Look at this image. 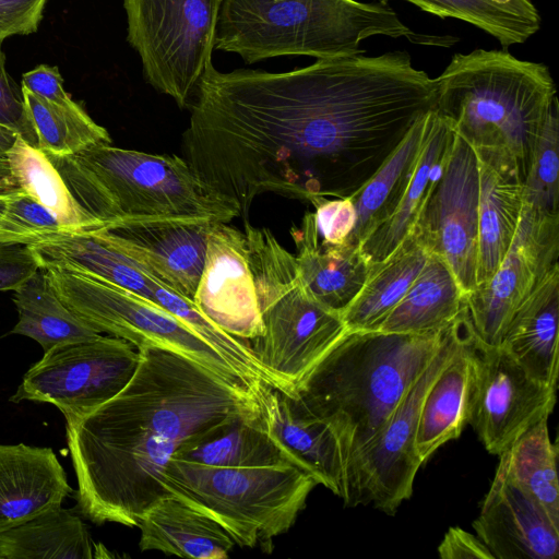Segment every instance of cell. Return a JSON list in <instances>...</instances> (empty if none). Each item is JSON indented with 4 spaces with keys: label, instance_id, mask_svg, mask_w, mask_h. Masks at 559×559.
<instances>
[{
    "label": "cell",
    "instance_id": "5bb4252c",
    "mask_svg": "<svg viewBox=\"0 0 559 559\" xmlns=\"http://www.w3.org/2000/svg\"><path fill=\"white\" fill-rule=\"evenodd\" d=\"M556 391L532 378L501 346L484 345L474 334L468 424L489 453L500 455L528 428L548 418Z\"/></svg>",
    "mask_w": 559,
    "mask_h": 559
},
{
    "label": "cell",
    "instance_id": "5b68a950",
    "mask_svg": "<svg viewBox=\"0 0 559 559\" xmlns=\"http://www.w3.org/2000/svg\"><path fill=\"white\" fill-rule=\"evenodd\" d=\"M48 157L79 203L103 225L124 217L214 223L239 217L234 204L209 189L177 155L100 144L74 155Z\"/></svg>",
    "mask_w": 559,
    "mask_h": 559
},
{
    "label": "cell",
    "instance_id": "f35d334b",
    "mask_svg": "<svg viewBox=\"0 0 559 559\" xmlns=\"http://www.w3.org/2000/svg\"><path fill=\"white\" fill-rule=\"evenodd\" d=\"M0 124L5 126L36 146V135L27 117L22 90L5 69V57L0 44Z\"/></svg>",
    "mask_w": 559,
    "mask_h": 559
},
{
    "label": "cell",
    "instance_id": "3957f363",
    "mask_svg": "<svg viewBox=\"0 0 559 559\" xmlns=\"http://www.w3.org/2000/svg\"><path fill=\"white\" fill-rule=\"evenodd\" d=\"M435 109L474 148H497L525 179L535 144L557 99L549 69L507 50L456 53L435 79Z\"/></svg>",
    "mask_w": 559,
    "mask_h": 559
},
{
    "label": "cell",
    "instance_id": "f1b7e54d",
    "mask_svg": "<svg viewBox=\"0 0 559 559\" xmlns=\"http://www.w3.org/2000/svg\"><path fill=\"white\" fill-rule=\"evenodd\" d=\"M171 459L217 467L294 464L288 453L267 431L262 407L181 448Z\"/></svg>",
    "mask_w": 559,
    "mask_h": 559
},
{
    "label": "cell",
    "instance_id": "cb8c5ba5",
    "mask_svg": "<svg viewBox=\"0 0 559 559\" xmlns=\"http://www.w3.org/2000/svg\"><path fill=\"white\" fill-rule=\"evenodd\" d=\"M474 378V332L466 333L453 358L431 384L424 400L415 453L421 465L444 443L459 438L468 424Z\"/></svg>",
    "mask_w": 559,
    "mask_h": 559
},
{
    "label": "cell",
    "instance_id": "8d00e7d4",
    "mask_svg": "<svg viewBox=\"0 0 559 559\" xmlns=\"http://www.w3.org/2000/svg\"><path fill=\"white\" fill-rule=\"evenodd\" d=\"M63 231L69 230L52 212L20 189L11 192L0 221V241L31 245Z\"/></svg>",
    "mask_w": 559,
    "mask_h": 559
},
{
    "label": "cell",
    "instance_id": "603a6c76",
    "mask_svg": "<svg viewBox=\"0 0 559 559\" xmlns=\"http://www.w3.org/2000/svg\"><path fill=\"white\" fill-rule=\"evenodd\" d=\"M140 549L192 559H225L235 542L218 522L168 493L140 516Z\"/></svg>",
    "mask_w": 559,
    "mask_h": 559
},
{
    "label": "cell",
    "instance_id": "52a82bcc",
    "mask_svg": "<svg viewBox=\"0 0 559 559\" xmlns=\"http://www.w3.org/2000/svg\"><path fill=\"white\" fill-rule=\"evenodd\" d=\"M160 480L169 493L218 522L235 544L263 548L294 525L319 485L294 464L217 467L175 459Z\"/></svg>",
    "mask_w": 559,
    "mask_h": 559
},
{
    "label": "cell",
    "instance_id": "30bf717a",
    "mask_svg": "<svg viewBox=\"0 0 559 559\" xmlns=\"http://www.w3.org/2000/svg\"><path fill=\"white\" fill-rule=\"evenodd\" d=\"M468 326L466 304L445 330L443 343L416 379L382 429L352 454L344 467L346 507L369 506L394 514L411 498L417 471L415 437L424 400L433 381L455 355Z\"/></svg>",
    "mask_w": 559,
    "mask_h": 559
},
{
    "label": "cell",
    "instance_id": "277c9868",
    "mask_svg": "<svg viewBox=\"0 0 559 559\" xmlns=\"http://www.w3.org/2000/svg\"><path fill=\"white\" fill-rule=\"evenodd\" d=\"M377 35L413 39L386 0H223L215 49L246 63L278 56L329 59L361 55Z\"/></svg>",
    "mask_w": 559,
    "mask_h": 559
},
{
    "label": "cell",
    "instance_id": "6da1fadb",
    "mask_svg": "<svg viewBox=\"0 0 559 559\" xmlns=\"http://www.w3.org/2000/svg\"><path fill=\"white\" fill-rule=\"evenodd\" d=\"M140 361L114 397L66 418L82 514L136 526L169 492L162 475L177 451L261 409V394L233 384L175 352L138 349Z\"/></svg>",
    "mask_w": 559,
    "mask_h": 559
},
{
    "label": "cell",
    "instance_id": "8992f818",
    "mask_svg": "<svg viewBox=\"0 0 559 559\" xmlns=\"http://www.w3.org/2000/svg\"><path fill=\"white\" fill-rule=\"evenodd\" d=\"M243 233L263 324L248 343L260 365L293 390L347 329L341 313L312 295L295 255L270 229L245 222Z\"/></svg>",
    "mask_w": 559,
    "mask_h": 559
},
{
    "label": "cell",
    "instance_id": "8fae6325",
    "mask_svg": "<svg viewBox=\"0 0 559 559\" xmlns=\"http://www.w3.org/2000/svg\"><path fill=\"white\" fill-rule=\"evenodd\" d=\"M139 361L138 348L116 336L60 345L26 371L10 401L49 403L64 418L81 416L121 391Z\"/></svg>",
    "mask_w": 559,
    "mask_h": 559
},
{
    "label": "cell",
    "instance_id": "d4e9b609",
    "mask_svg": "<svg viewBox=\"0 0 559 559\" xmlns=\"http://www.w3.org/2000/svg\"><path fill=\"white\" fill-rule=\"evenodd\" d=\"M454 138L450 124L436 111L427 117V128L408 188L393 215L365 238L361 250L370 262L384 260L412 231L419 213L437 183Z\"/></svg>",
    "mask_w": 559,
    "mask_h": 559
},
{
    "label": "cell",
    "instance_id": "4dcf8cb0",
    "mask_svg": "<svg viewBox=\"0 0 559 559\" xmlns=\"http://www.w3.org/2000/svg\"><path fill=\"white\" fill-rule=\"evenodd\" d=\"M86 525L58 507L0 533V559H92Z\"/></svg>",
    "mask_w": 559,
    "mask_h": 559
},
{
    "label": "cell",
    "instance_id": "ba28073f",
    "mask_svg": "<svg viewBox=\"0 0 559 559\" xmlns=\"http://www.w3.org/2000/svg\"><path fill=\"white\" fill-rule=\"evenodd\" d=\"M40 264L64 305L100 333L138 349L155 346L175 352L233 384L251 389L216 350L158 305L99 276L59 263Z\"/></svg>",
    "mask_w": 559,
    "mask_h": 559
},
{
    "label": "cell",
    "instance_id": "9c48e42d",
    "mask_svg": "<svg viewBox=\"0 0 559 559\" xmlns=\"http://www.w3.org/2000/svg\"><path fill=\"white\" fill-rule=\"evenodd\" d=\"M223 0H123L127 40L156 91L189 107L211 70Z\"/></svg>",
    "mask_w": 559,
    "mask_h": 559
},
{
    "label": "cell",
    "instance_id": "74e56055",
    "mask_svg": "<svg viewBox=\"0 0 559 559\" xmlns=\"http://www.w3.org/2000/svg\"><path fill=\"white\" fill-rule=\"evenodd\" d=\"M309 202L314 206V222L321 242L338 245L349 237L356 223V211L349 198L330 200L317 197Z\"/></svg>",
    "mask_w": 559,
    "mask_h": 559
},
{
    "label": "cell",
    "instance_id": "83f0119b",
    "mask_svg": "<svg viewBox=\"0 0 559 559\" xmlns=\"http://www.w3.org/2000/svg\"><path fill=\"white\" fill-rule=\"evenodd\" d=\"M427 117L428 112L413 124L373 176L357 192L348 197L355 206L356 223L347 241L360 245L399 207L417 164L426 133Z\"/></svg>",
    "mask_w": 559,
    "mask_h": 559
},
{
    "label": "cell",
    "instance_id": "ab89813d",
    "mask_svg": "<svg viewBox=\"0 0 559 559\" xmlns=\"http://www.w3.org/2000/svg\"><path fill=\"white\" fill-rule=\"evenodd\" d=\"M39 267L40 259L29 245L0 241V292H13Z\"/></svg>",
    "mask_w": 559,
    "mask_h": 559
},
{
    "label": "cell",
    "instance_id": "d6986e66",
    "mask_svg": "<svg viewBox=\"0 0 559 559\" xmlns=\"http://www.w3.org/2000/svg\"><path fill=\"white\" fill-rule=\"evenodd\" d=\"M71 489L52 449L0 444V533L61 507Z\"/></svg>",
    "mask_w": 559,
    "mask_h": 559
},
{
    "label": "cell",
    "instance_id": "ffe728a7",
    "mask_svg": "<svg viewBox=\"0 0 559 559\" xmlns=\"http://www.w3.org/2000/svg\"><path fill=\"white\" fill-rule=\"evenodd\" d=\"M559 264L540 280L511 317L500 345L532 378L557 389Z\"/></svg>",
    "mask_w": 559,
    "mask_h": 559
},
{
    "label": "cell",
    "instance_id": "d6a6232c",
    "mask_svg": "<svg viewBox=\"0 0 559 559\" xmlns=\"http://www.w3.org/2000/svg\"><path fill=\"white\" fill-rule=\"evenodd\" d=\"M557 445L550 440L548 418L523 432L500 455L508 476L531 495L559 525Z\"/></svg>",
    "mask_w": 559,
    "mask_h": 559
},
{
    "label": "cell",
    "instance_id": "4fadbf2b",
    "mask_svg": "<svg viewBox=\"0 0 559 559\" xmlns=\"http://www.w3.org/2000/svg\"><path fill=\"white\" fill-rule=\"evenodd\" d=\"M478 195L476 152L454 132L442 173L412 233L450 266L465 296L477 286Z\"/></svg>",
    "mask_w": 559,
    "mask_h": 559
},
{
    "label": "cell",
    "instance_id": "7402d4cb",
    "mask_svg": "<svg viewBox=\"0 0 559 559\" xmlns=\"http://www.w3.org/2000/svg\"><path fill=\"white\" fill-rule=\"evenodd\" d=\"M292 238L300 275L312 295L324 306L342 312L364 286L370 261L359 243L320 241L314 215L306 212L301 225L293 226Z\"/></svg>",
    "mask_w": 559,
    "mask_h": 559
},
{
    "label": "cell",
    "instance_id": "b9f144b4",
    "mask_svg": "<svg viewBox=\"0 0 559 559\" xmlns=\"http://www.w3.org/2000/svg\"><path fill=\"white\" fill-rule=\"evenodd\" d=\"M21 86L59 107L72 110L82 108L66 92L63 79L57 67L37 66L22 75Z\"/></svg>",
    "mask_w": 559,
    "mask_h": 559
},
{
    "label": "cell",
    "instance_id": "4316f807",
    "mask_svg": "<svg viewBox=\"0 0 559 559\" xmlns=\"http://www.w3.org/2000/svg\"><path fill=\"white\" fill-rule=\"evenodd\" d=\"M465 295L450 266L429 253L412 286L377 331L402 334L442 332L459 317Z\"/></svg>",
    "mask_w": 559,
    "mask_h": 559
},
{
    "label": "cell",
    "instance_id": "ee69618b",
    "mask_svg": "<svg viewBox=\"0 0 559 559\" xmlns=\"http://www.w3.org/2000/svg\"><path fill=\"white\" fill-rule=\"evenodd\" d=\"M17 133L10 128L0 124V175H11L7 153L13 145Z\"/></svg>",
    "mask_w": 559,
    "mask_h": 559
},
{
    "label": "cell",
    "instance_id": "484cf974",
    "mask_svg": "<svg viewBox=\"0 0 559 559\" xmlns=\"http://www.w3.org/2000/svg\"><path fill=\"white\" fill-rule=\"evenodd\" d=\"M428 258V250L411 231L384 260L370 262L364 286L342 312L346 329L377 331L405 296Z\"/></svg>",
    "mask_w": 559,
    "mask_h": 559
},
{
    "label": "cell",
    "instance_id": "44dd1931",
    "mask_svg": "<svg viewBox=\"0 0 559 559\" xmlns=\"http://www.w3.org/2000/svg\"><path fill=\"white\" fill-rule=\"evenodd\" d=\"M260 400L267 431L292 462L343 498L344 457L331 428L296 412L286 394L276 389L266 386Z\"/></svg>",
    "mask_w": 559,
    "mask_h": 559
},
{
    "label": "cell",
    "instance_id": "d590c367",
    "mask_svg": "<svg viewBox=\"0 0 559 559\" xmlns=\"http://www.w3.org/2000/svg\"><path fill=\"white\" fill-rule=\"evenodd\" d=\"M523 203L559 214V110L556 99L537 138L528 173L523 180Z\"/></svg>",
    "mask_w": 559,
    "mask_h": 559
},
{
    "label": "cell",
    "instance_id": "1f68e13d",
    "mask_svg": "<svg viewBox=\"0 0 559 559\" xmlns=\"http://www.w3.org/2000/svg\"><path fill=\"white\" fill-rule=\"evenodd\" d=\"M7 158L16 188L52 212L69 231L103 226L79 203L50 158L37 146L17 134Z\"/></svg>",
    "mask_w": 559,
    "mask_h": 559
},
{
    "label": "cell",
    "instance_id": "e0dca14e",
    "mask_svg": "<svg viewBox=\"0 0 559 559\" xmlns=\"http://www.w3.org/2000/svg\"><path fill=\"white\" fill-rule=\"evenodd\" d=\"M473 528L495 559L559 556V525L508 476L500 463Z\"/></svg>",
    "mask_w": 559,
    "mask_h": 559
},
{
    "label": "cell",
    "instance_id": "f546056e",
    "mask_svg": "<svg viewBox=\"0 0 559 559\" xmlns=\"http://www.w3.org/2000/svg\"><path fill=\"white\" fill-rule=\"evenodd\" d=\"M13 301L19 321L11 333L33 338L43 347L44 353L102 334L64 305L43 267L13 290Z\"/></svg>",
    "mask_w": 559,
    "mask_h": 559
},
{
    "label": "cell",
    "instance_id": "836d02e7",
    "mask_svg": "<svg viewBox=\"0 0 559 559\" xmlns=\"http://www.w3.org/2000/svg\"><path fill=\"white\" fill-rule=\"evenodd\" d=\"M441 19L452 17L476 26L503 47L523 44L540 27V16L530 0H404Z\"/></svg>",
    "mask_w": 559,
    "mask_h": 559
},
{
    "label": "cell",
    "instance_id": "9a60e30c",
    "mask_svg": "<svg viewBox=\"0 0 559 559\" xmlns=\"http://www.w3.org/2000/svg\"><path fill=\"white\" fill-rule=\"evenodd\" d=\"M214 222L124 217L92 231L178 294L193 300Z\"/></svg>",
    "mask_w": 559,
    "mask_h": 559
},
{
    "label": "cell",
    "instance_id": "f6af8a7d",
    "mask_svg": "<svg viewBox=\"0 0 559 559\" xmlns=\"http://www.w3.org/2000/svg\"><path fill=\"white\" fill-rule=\"evenodd\" d=\"M16 189V185L11 175H0V192H10Z\"/></svg>",
    "mask_w": 559,
    "mask_h": 559
},
{
    "label": "cell",
    "instance_id": "bcb514c9",
    "mask_svg": "<svg viewBox=\"0 0 559 559\" xmlns=\"http://www.w3.org/2000/svg\"><path fill=\"white\" fill-rule=\"evenodd\" d=\"M11 192L12 191H10V192H0V221H1L2 215L4 213V209H5L7 202H8L9 198H10Z\"/></svg>",
    "mask_w": 559,
    "mask_h": 559
},
{
    "label": "cell",
    "instance_id": "7a4b0ae2",
    "mask_svg": "<svg viewBox=\"0 0 559 559\" xmlns=\"http://www.w3.org/2000/svg\"><path fill=\"white\" fill-rule=\"evenodd\" d=\"M447 330V329H445ZM445 330L426 334L346 331L287 395L299 414L326 424L344 467L388 421L440 349Z\"/></svg>",
    "mask_w": 559,
    "mask_h": 559
},
{
    "label": "cell",
    "instance_id": "7bdbcfd3",
    "mask_svg": "<svg viewBox=\"0 0 559 559\" xmlns=\"http://www.w3.org/2000/svg\"><path fill=\"white\" fill-rule=\"evenodd\" d=\"M442 559H495L477 535L461 527H450L438 546Z\"/></svg>",
    "mask_w": 559,
    "mask_h": 559
},
{
    "label": "cell",
    "instance_id": "e575fe53",
    "mask_svg": "<svg viewBox=\"0 0 559 559\" xmlns=\"http://www.w3.org/2000/svg\"><path fill=\"white\" fill-rule=\"evenodd\" d=\"M21 90L36 146L48 156H70L95 145L111 144L108 131L83 107L75 110L62 108L22 86Z\"/></svg>",
    "mask_w": 559,
    "mask_h": 559
},
{
    "label": "cell",
    "instance_id": "60d3db41",
    "mask_svg": "<svg viewBox=\"0 0 559 559\" xmlns=\"http://www.w3.org/2000/svg\"><path fill=\"white\" fill-rule=\"evenodd\" d=\"M47 0H0V44L38 29Z\"/></svg>",
    "mask_w": 559,
    "mask_h": 559
},
{
    "label": "cell",
    "instance_id": "ac0fdd59",
    "mask_svg": "<svg viewBox=\"0 0 559 559\" xmlns=\"http://www.w3.org/2000/svg\"><path fill=\"white\" fill-rule=\"evenodd\" d=\"M474 150L479 171L478 286L493 275L513 240L523 206V181L518 162L508 152Z\"/></svg>",
    "mask_w": 559,
    "mask_h": 559
},
{
    "label": "cell",
    "instance_id": "2e32d148",
    "mask_svg": "<svg viewBox=\"0 0 559 559\" xmlns=\"http://www.w3.org/2000/svg\"><path fill=\"white\" fill-rule=\"evenodd\" d=\"M202 314L226 333L250 341L263 333L247 238L228 223H214L193 297Z\"/></svg>",
    "mask_w": 559,
    "mask_h": 559
},
{
    "label": "cell",
    "instance_id": "7c38bea8",
    "mask_svg": "<svg viewBox=\"0 0 559 559\" xmlns=\"http://www.w3.org/2000/svg\"><path fill=\"white\" fill-rule=\"evenodd\" d=\"M559 214L523 203L513 240L493 275L465 296L476 338L499 346L521 302L559 264Z\"/></svg>",
    "mask_w": 559,
    "mask_h": 559
}]
</instances>
